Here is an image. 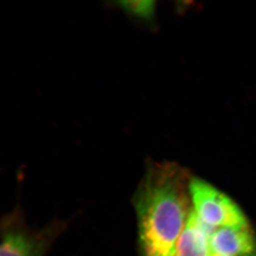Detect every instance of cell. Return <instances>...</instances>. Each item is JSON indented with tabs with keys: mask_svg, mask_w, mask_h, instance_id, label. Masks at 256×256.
<instances>
[{
	"mask_svg": "<svg viewBox=\"0 0 256 256\" xmlns=\"http://www.w3.org/2000/svg\"><path fill=\"white\" fill-rule=\"evenodd\" d=\"M124 12L131 18L146 22L153 21L156 14V2L150 0H124L117 2Z\"/></svg>",
	"mask_w": 256,
	"mask_h": 256,
	"instance_id": "obj_6",
	"label": "cell"
},
{
	"mask_svg": "<svg viewBox=\"0 0 256 256\" xmlns=\"http://www.w3.org/2000/svg\"><path fill=\"white\" fill-rule=\"evenodd\" d=\"M188 171L174 163L148 166L133 198L142 256H174L192 210Z\"/></svg>",
	"mask_w": 256,
	"mask_h": 256,
	"instance_id": "obj_1",
	"label": "cell"
},
{
	"mask_svg": "<svg viewBox=\"0 0 256 256\" xmlns=\"http://www.w3.org/2000/svg\"><path fill=\"white\" fill-rule=\"evenodd\" d=\"M216 229L202 222L192 208L174 256H210V240Z\"/></svg>",
	"mask_w": 256,
	"mask_h": 256,
	"instance_id": "obj_5",
	"label": "cell"
},
{
	"mask_svg": "<svg viewBox=\"0 0 256 256\" xmlns=\"http://www.w3.org/2000/svg\"><path fill=\"white\" fill-rule=\"evenodd\" d=\"M190 192L194 210L204 223L216 228L248 226L238 205L204 180L192 178Z\"/></svg>",
	"mask_w": 256,
	"mask_h": 256,
	"instance_id": "obj_2",
	"label": "cell"
},
{
	"mask_svg": "<svg viewBox=\"0 0 256 256\" xmlns=\"http://www.w3.org/2000/svg\"></svg>",
	"mask_w": 256,
	"mask_h": 256,
	"instance_id": "obj_7",
	"label": "cell"
},
{
	"mask_svg": "<svg viewBox=\"0 0 256 256\" xmlns=\"http://www.w3.org/2000/svg\"><path fill=\"white\" fill-rule=\"evenodd\" d=\"M63 228L62 224L56 223L33 230L18 215L10 216L2 227L0 256H44Z\"/></svg>",
	"mask_w": 256,
	"mask_h": 256,
	"instance_id": "obj_3",
	"label": "cell"
},
{
	"mask_svg": "<svg viewBox=\"0 0 256 256\" xmlns=\"http://www.w3.org/2000/svg\"><path fill=\"white\" fill-rule=\"evenodd\" d=\"M210 256H254L256 239L249 226L218 228L210 240Z\"/></svg>",
	"mask_w": 256,
	"mask_h": 256,
	"instance_id": "obj_4",
	"label": "cell"
}]
</instances>
